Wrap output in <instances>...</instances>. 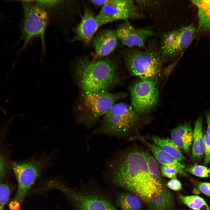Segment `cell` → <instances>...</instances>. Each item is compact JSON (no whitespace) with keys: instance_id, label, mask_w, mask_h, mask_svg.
<instances>
[{"instance_id":"cell-32","label":"cell","mask_w":210,"mask_h":210,"mask_svg":"<svg viewBox=\"0 0 210 210\" xmlns=\"http://www.w3.org/2000/svg\"><path fill=\"white\" fill-rule=\"evenodd\" d=\"M108 0H92L90 2L94 5L98 6H104Z\"/></svg>"},{"instance_id":"cell-14","label":"cell","mask_w":210,"mask_h":210,"mask_svg":"<svg viewBox=\"0 0 210 210\" xmlns=\"http://www.w3.org/2000/svg\"><path fill=\"white\" fill-rule=\"evenodd\" d=\"M118 39L116 31L107 29L99 32L93 41L95 59H101L112 52L117 47Z\"/></svg>"},{"instance_id":"cell-7","label":"cell","mask_w":210,"mask_h":210,"mask_svg":"<svg viewBox=\"0 0 210 210\" xmlns=\"http://www.w3.org/2000/svg\"><path fill=\"white\" fill-rule=\"evenodd\" d=\"M130 92L132 107L139 115L148 112L157 103L159 91L153 78L137 81L131 86Z\"/></svg>"},{"instance_id":"cell-18","label":"cell","mask_w":210,"mask_h":210,"mask_svg":"<svg viewBox=\"0 0 210 210\" xmlns=\"http://www.w3.org/2000/svg\"><path fill=\"white\" fill-rule=\"evenodd\" d=\"M198 8V30L210 33V0H192Z\"/></svg>"},{"instance_id":"cell-33","label":"cell","mask_w":210,"mask_h":210,"mask_svg":"<svg viewBox=\"0 0 210 210\" xmlns=\"http://www.w3.org/2000/svg\"><path fill=\"white\" fill-rule=\"evenodd\" d=\"M206 116L207 124L210 125V111L206 113Z\"/></svg>"},{"instance_id":"cell-26","label":"cell","mask_w":210,"mask_h":210,"mask_svg":"<svg viewBox=\"0 0 210 210\" xmlns=\"http://www.w3.org/2000/svg\"><path fill=\"white\" fill-rule=\"evenodd\" d=\"M160 169L163 176L171 179L176 178L177 174L180 173L176 168L162 164L161 165Z\"/></svg>"},{"instance_id":"cell-9","label":"cell","mask_w":210,"mask_h":210,"mask_svg":"<svg viewBox=\"0 0 210 210\" xmlns=\"http://www.w3.org/2000/svg\"><path fill=\"white\" fill-rule=\"evenodd\" d=\"M196 30L195 26L192 23L166 34L161 44L162 55L170 57L182 53L192 41Z\"/></svg>"},{"instance_id":"cell-12","label":"cell","mask_w":210,"mask_h":210,"mask_svg":"<svg viewBox=\"0 0 210 210\" xmlns=\"http://www.w3.org/2000/svg\"><path fill=\"white\" fill-rule=\"evenodd\" d=\"M116 32L122 44L131 48L144 47L147 39L153 34L149 30L135 28L127 21L121 24Z\"/></svg>"},{"instance_id":"cell-29","label":"cell","mask_w":210,"mask_h":210,"mask_svg":"<svg viewBox=\"0 0 210 210\" xmlns=\"http://www.w3.org/2000/svg\"><path fill=\"white\" fill-rule=\"evenodd\" d=\"M199 189L207 196L210 197V183H201L198 185Z\"/></svg>"},{"instance_id":"cell-16","label":"cell","mask_w":210,"mask_h":210,"mask_svg":"<svg viewBox=\"0 0 210 210\" xmlns=\"http://www.w3.org/2000/svg\"><path fill=\"white\" fill-rule=\"evenodd\" d=\"M193 131L188 123L179 125L171 131V139L181 149L187 152L193 139Z\"/></svg>"},{"instance_id":"cell-6","label":"cell","mask_w":210,"mask_h":210,"mask_svg":"<svg viewBox=\"0 0 210 210\" xmlns=\"http://www.w3.org/2000/svg\"><path fill=\"white\" fill-rule=\"evenodd\" d=\"M124 59L125 65L131 74L141 79L154 78L161 68L158 54L152 49H131L125 53Z\"/></svg>"},{"instance_id":"cell-8","label":"cell","mask_w":210,"mask_h":210,"mask_svg":"<svg viewBox=\"0 0 210 210\" xmlns=\"http://www.w3.org/2000/svg\"><path fill=\"white\" fill-rule=\"evenodd\" d=\"M39 159H32L21 162H14L13 169L18 183L15 198L20 204L39 176L45 163Z\"/></svg>"},{"instance_id":"cell-34","label":"cell","mask_w":210,"mask_h":210,"mask_svg":"<svg viewBox=\"0 0 210 210\" xmlns=\"http://www.w3.org/2000/svg\"><path fill=\"white\" fill-rule=\"evenodd\" d=\"M207 134L210 137V125L208 124L207 128Z\"/></svg>"},{"instance_id":"cell-23","label":"cell","mask_w":210,"mask_h":210,"mask_svg":"<svg viewBox=\"0 0 210 210\" xmlns=\"http://www.w3.org/2000/svg\"><path fill=\"white\" fill-rule=\"evenodd\" d=\"M146 158L150 172L157 181L162 183L157 162L154 158L148 152H142Z\"/></svg>"},{"instance_id":"cell-20","label":"cell","mask_w":210,"mask_h":210,"mask_svg":"<svg viewBox=\"0 0 210 210\" xmlns=\"http://www.w3.org/2000/svg\"><path fill=\"white\" fill-rule=\"evenodd\" d=\"M193 141V156L200 158L204 153L205 151L202 131V120L201 117H199L195 123Z\"/></svg>"},{"instance_id":"cell-13","label":"cell","mask_w":210,"mask_h":210,"mask_svg":"<svg viewBox=\"0 0 210 210\" xmlns=\"http://www.w3.org/2000/svg\"><path fill=\"white\" fill-rule=\"evenodd\" d=\"M101 26L91 10H85L81 20L75 30V36L72 41H78L85 46L88 45L93 36Z\"/></svg>"},{"instance_id":"cell-1","label":"cell","mask_w":210,"mask_h":210,"mask_svg":"<svg viewBox=\"0 0 210 210\" xmlns=\"http://www.w3.org/2000/svg\"><path fill=\"white\" fill-rule=\"evenodd\" d=\"M108 166L114 184L131 191L146 203L163 190L162 183L156 181L150 172L142 151L122 152Z\"/></svg>"},{"instance_id":"cell-28","label":"cell","mask_w":210,"mask_h":210,"mask_svg":"<svg viewBox=\"0 0 210 210\" xmlns=\"http://www.w3.org/2000/svg\"><path fill=\"white\" fill-rule=\"evenodd\" d=\"M166 186L169 188L174 191H179L182 188V184L176 178L172 179L166 183Z\"/></svg>"},{"instance_id":"cell-21","label":"cell","mask_w":210,"mask_h":210,"mask_svg":"<svg viewBox=\"0 0 210 210\" xmlns=\"http://www.w3.org/2000/svg\"><path fill=\"white\" fill-rule=\"evenodd\" d=\"M117 203L122 210H140L141 206L139 198L134 194L129 193L119 194Z\"/></svg>"},{"instance_id":"cell-22","label":"cell","mask_w":210,"mask_h":210,"mask_svg":"<svg viewBox=\"0 0 210 210\" xmlns=\"http://www.w3.org/2000/svg\"><path fill=\"white\" fill-rule=\"evenodd\" d=\"M180 201L194 210H210L203 199L197 195H185L180 193L178 195Z\"/></svg>"},{"instance_id":"cell-24","label":"cell","mask_w":210,"mask_h":210,"mask_svg":"<svg viewBox=\"0 0 210 210\" xmlns=\"http://www.w3.org/2000/svg\"><path fill=\"white\" fill-rule=\"evenodd\" d=\"M186 171L188 172L201 177L210 176V169L201 165H194L187 168Z\"/></svg>"},{"instance_id":"cell-10","label":"cell","mask_w":210,"mask_h":210,"mask_svg":"<svg viewBox=\"0 0 210 210\" xmlns=\"http://www.w3.org/2000/svg\"><path fill=\"white\" fill-rule=\"evenodd\" d=\"M139 15L134 1L108 0L96 17L101 26L116 20L138 17Z\"/></svg>"},{"instance_id":"cell-19","label":"cell","mask_w":210,"mask_h":210,"mask_svg":"<svg viewBox=\"0 0 210 210\" xmlns=\"http://www.w3.org/2000/svg\"><path fill=\"white\" fill-rule=\"evenodd\" d=\"M152 140L154 144L160 147L179 162L186 160L181 149L171 139L155 136L152 137Z\"/></svg>"},{"instance_id":"cell-15","label":"cell","mask_w":210,"mask_h":210,"mask_svg":"<svg viewBox=\"0 0 210 210\" xmlns=\"http://www.w3.org/2000/svg\"><path fill=\"white\" fill-rule=\"evenodd\" d=\"M136 138L150 149L155 159L161 164L176 168L179 171L180 173L182 172L185 167V165L181 164L160 147L149 142L142 136L138 135Z\"/></svg>"},{"instance_id":"cell-2","label":"cell","mask_w":210,"mask_h":210,"mask_svg":"<svg viewBox=\"0 0 210 210\" xmlns=\"http://www.w3.org/2000/svg\"><path fill=\"white\" fill-rule=\"evenodd\" d=\"M117 63L108 58L91 60L83 57L75 64L78 84L84 92L107 90L119 80Z\"/></svg>"},{"instance_id":"cell-11","label":"cell","mask_w":210,"mask_h":210,"mask_svg":"<svg viewBox=\"0 0 210 210\" xmlns=\"http://www.w3.org/2000/svg\"><path fill=\"white\" fill-rule=\"evenodd\" d=\"M76 210H116L107 199L96 195L84 194L68 186L62 189Z\"/></svg>"},{"instance_id":"cell-5","label":"cell","mask_w":210,"mask_h":210,"mask_svg":"<svg viewBox=\"0 0 210 210\" xmlns=\"http://www.w3.org/2000/svg\"><path fill=\"white\" fill-rule=\"evenodd\" d=\"M24 18L21 38L24 43L20 51L33 38L39 37L41 41L42 54L45 51V33L48 16L47 11L35 1H23Z\"/></svg>"},{"instance_id":"cell-27","label":"cell","mask_w":210,"mask_h":210,"mask_svg":"<svg viewBox=\"0 0 210 210\" xmlns=\"http://www.w3.org/2000/svg\"><path fill=\"white\" fill-rule=\"evenodd\" d=\"M203 137L205 154L204 164H207L210 163V137L207 134H205Z\"/></svg>"},{"instance_id":"cell-31","label":"cell","mask_w":210,"mask_h":210,"mask_svg":"<svg viewBox=\"0 0 210 210\" xmlns=\"http://www.w3.org/2000/svg\"><path fill=\"white\" fill-rule=\"evenodd\" d=\"M5 172V163L0 157V179L4 176Z\"/></svg>"},{"instance_id":"cell-3","label":"cell","mask_w":210,"mask_h":210,"mask_svg":"<svg viewBox=\"0 0 210 210\" xmlns=\"http://www.w3.org/2000/svg\"><path fill=\"white\" fill-rule=\"evenodd\" d=\"M139 120V115L132 106L124 102L115 104L104 115L101 125L92 134L126 138L135 129Z\"/></svg>"},{"instance_id":"cell-25","label":"cell","mask_w":210,"mask_h":210,"mask_svg":"<svg viewBox=\"0 0 210 210\" xmlns=\"http://www.w3.org/2000/svg\"><path fill=\"white\" fill-rule=\"evenodd\" d=\"M10 191L6 184L0 182V210H4L10 196Z\"/></svg>"},{"instance_id":"cell-30","label":"cell","mask_w":210,"mask_h":210,"mask_svg":"<svg viewBox=\"0 0 210 210\" xmlns=\"http://www.w3.org/2000/svg\"><path fill=\"white\" fill-rule=\"evenodd\" d=\"M20 204L18 201L14 200L10 203L9 208L11 210H19Z\"/></svg>"},{"instance_id":"cell-17","label":"cell","mask_w":210,"mask_h":210,"mask_svg":"<svg viewBox=\"0 0 210 210\" xmlns=\"http://www.w3.org/2000/svg\"><path fill=\"white\" fill-rule=\"evenodd\" d=\"M149 210H171L174 206L172 194L165 187L160 193L146 203Z\"/></svg>"},{"instance_id":"cell-4","label":"cell","mask_w":210,"mask_h":210,"mask_svg":"<svg viewBox=\"0 0 210 210\" xmlns=\"http://www.w3.org/2000/svg\"><path fill=\"white\" fill-rule=\"evenodd\" d=\"M79 108L80 120L86 126L96 123L104 115L118 100L124 98V92H110L107 90L94 92H84Z\"/></svg>"}]
</instances>
